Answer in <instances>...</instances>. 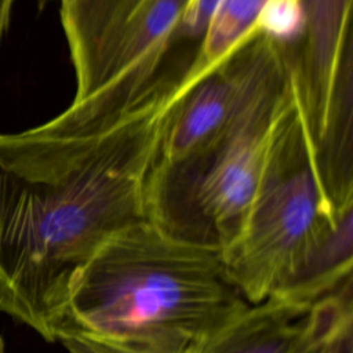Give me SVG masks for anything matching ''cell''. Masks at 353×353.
<instances>
[{
  "instance_id": "10",
  "label": "cell",
  "mask_w": 353,
  "mask_h": 353,
  "mask_svg": "<svg viewBox=\"0 0 353 353\" xmlns=\"http://www.w3.org/2000/svg\"><path fill=\"white\" fill-rule=\"evenodd\" d=\"M285 353H353L352 281L319 299Z\"/></svg>"
},
{
  "instance_id": "1",
  "label": "cell",
  "mask_w": 353,
  "mask_h": 353,
  "mask_svg": "<svg viewBox=\"0 0 353 353\" xmlns=\"http://www.w3.org/2000/svg\"><path fill=\"white\" fill-rule=\"evenodd\" d=\"M181 105L159 87L95 134L51 120L0 132V314L52 342L70 284L98 248L134 226L157 228Z\"/></svg>"
},
{
  "instance_id": "8",
  "label": "cell",
  "mask_w": 353,
  "mask_h": 353,
  "mask_svg": "<svg viewBox=\"0 0 353 353\" xmlns=\"http://www.w3.org/2000/svg\"><path fill=\"white\" fill-rule=\"evenodd\" d=\"M317 301L287 292L268 296L196 339L183 353H285Z\"/></svg>"
},
{
  "instance_id": "2",
  "label": "cell",
  "mask_w": 353,
  "mask_h": 353,
  "mask_svg": "<svg viewBox=\"0 0 353 353\" xmlns=\"http://www.w3.org/2000/svg\"><path fill=\"white\" fill-rule=\"evenodd\" d=\"M248 305L218 250L142 223L77 272L52 342L69 353H183Z\"/></svg>"
},
{
  "instance_id": "11",
  "label": "cell",
  "mask_w": 353,
  "mask_h": 353,
  "mask_svg": "<svg viewBox=\"0 0 353 353\" xmlns=\"http://www.w3.org/2000/svg\"><path fill=\"white\" fill-rule=\"evenodd\" d=\"M305 29L302 0H265L254 32L280 46L301 41Z\"/></svg>"
},
{
  "instance_id": "3",
  "label": "cell",
  "mask_w": 353,
  "mask_h": 353,
  "mask_svg": "<svg viewBox=\"0 0 353 353\" xmlns=\"http://www.w3.org/2000/svg\"><path fill=\"white\" fill-rule=\"evenodd\" d=\"M310 150L317 153L296 59L261 34L255 70L214 159L163 232L222 255L241 236L269 186Z\"/></svg>"
},
{
  "instance_id": "7",
  "label": "cell",
  "mask_w": 353,
  "mask_h": 353,
  "mask_svg": "<svg viewBox=\"0 0 353 353\" xmlns=\"http://www.w3.org/2000/svg\"><path fill=\"white\" fill-rule=\"evenodd\" d=\"M261 34L199 84L181 106L165 139L168 167L212 152L223 138L256 66Z\"/></svg>"
},
{
  "instance_id": "5",
  "label": "cell",
  "mask_w": 353,
  "mask_h": 353,
  "mask_svg": "<svg viewBox=\"0 0 353 353\" xmlns=\"http://www.w3.org/2000/svg\"><path fill=\"white\" fill-rule=\"evenodd\" d=\"M188 1L61 0L76 91L54 121L95 134L131 110L160 77Z\"/></svg>"
},
{
  "instance_id": "13",
  "label": "cell",
  "mask_w": 353,
  "mask_h": 353,
  "mask_svg": "<svg viewBox=\"0 0 353 353\" xmlns=\"http://www.w3.org/2000/svg\"><path fill=\"white\" fill-rule=\"evenodd\" d=\"M12 3H14V0H0V44L3 41V37H4L8 23H10Z\"/></svg>"
},
{
  "instance_id": "12",
  "label": "cell",
  "mask_w": 353,
  "mask_h": 353,
  "mask_svg": "<svg viewBox=\"0 0 353 353\" xmlns=\"http://www.w3.org/2000/svg\"><path fill=\"white\" fill-rule=\"evenodd\" d=\"M222 0H189L182 15L179 37L201 39Z\"/></svg>"
},
{
  "instance_id": "4",
  "label": "cell",
  "mask_w": 353,
  "mask_h": 353,
  "mask_svg": "<svg viewBox=\"0 0 353 353\" xmlns=\"http://www.w3.org/2000/svg\"><path fill=\"white\" fill-rule=\"evenodd\" d=\"M353 203L332 196L320 159L307 152L255 205L241 236L222 254L229 280L248 303L276 294L310 299L352 281Z\"/></svg>"
},
{
  "instance_id": "6",
  "label": "cell",
  "mask_w": 353,
  "mask_h": 353,
  "mask_svg": "<svg viewBox=\"0 0 353 353\" xmlns=\"http://www.w3.org/2000/svg\"><path fill=\"white\" fill-rule=\"evenodd\" d=\"M305 29L298 54L307 132L327 164L350 154L352 0H302Z\"/></svg>"
},
{
  "instance_id": "9",
  "label": "cell",
  "mask_w": 353,
  "mask_h": 353,
  "mask_svg": "<svg viewBox=\"0 0 353 353\" xmlns=\"http://www.w3.org/2000/svg\"><path fill=\"white\" fill-rule=\"evenodd\" d=\"M265 0H222L190 61V70L201 80L226 63L255 33V22Z\"/></svg>"
},
{
  "instance_id": "14",
  "label": "cell",
  "mask_w": 353,
  "mask_h": 353,
  "mask_svg": "<svg viewBox=\"0 0 353 353\" xmlns=\"http://www.w3.org/2000/svg\"><path fill=\"white\" fill-rule=\"evenodd\" d=\"M0 353H6V342L3 336H0Z\"/></svg>"
}]
</instances>
